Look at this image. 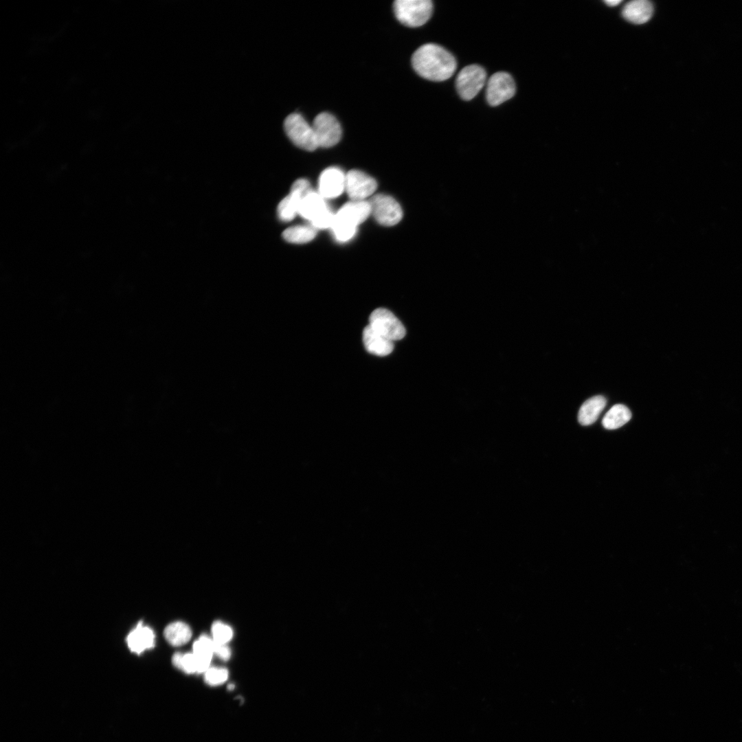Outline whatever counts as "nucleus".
I'll list each match as a JSON object with an SVG mask.
<instances>
[{
	"mask_svg": "<svg viewBox=\"0 0 742 742\" xmlns=\"http://www.w3.org/2000/svg\"><path fill=\"white\" fill-rule=\"evenodd\" d=\"M412 64L419 76L436 82L449 79L457 67L455 57L435 43H427L418 47L412 55Z\"/></svg>",
	"mask_w": 742,
	"mask_h": 742,
	"instance_id": "obj_1",
	"label": "nucleus"
},
{
	"mask_svg": "<svg viewBox=\"0 0 742 742\" xmlns=\"http://www.w3.org/2000/svg\"><path fill=\"white\" fill-rule=\"evenodd\" d=\"M371 214L370 205L366 201H351L344 204L335 214L331 229L335 234L348 237L355 234L357 227Z\"/></svg>",
	"mask_w": 742,
	"mask_h": 742,
	"instance_id": "obj_2",
	"label": "nucleus"
},
{
	"mask_svg": "<svg viewBox=\"0 0 742 742\" xmlns=\"http://www.w3.org/2000/svg\"><path fill=\"white\" fill-rule=\"evenodd\" d=\"M397 19L403 25L416 27L425 24L431 17L433 3L430 0H396L393 4Z\"/></svg>",
	"mask_w": 742,
	"mask_h": 742,
	"instance_id": "obj_3",
	"label": "nucleus"
},
{
	"mask_svg": "<svg viewBox=\"0 0 742 742\" xmlns=\"http://www.w3.org/2000/svg\"><path fill=\"white\" fill-rule=\"evenodd\" d=\"M284 128L289 138L299 148L313 151L319 147L313 126L300 114L289 115L284 122Z\"/></svg>",
	"mask_w": 742,
	"mask_h": 742,
	"instance_id": "obj_4",
	"label": "nucleus"
},
{
	"mask_svg": "<svg viewBox=\"0 0 742 742\" xmlns=\"http://www.w3.org/2000/svg\"><path fill=\"white\" fill-rule=\"evenodd\" d=\"M486 80V72L478 65L464 67L458 74L456 87L460 97L464 100H471L483 88Z\"/></svg>",
	"mask_w": 742,
	"mask_h": 742,
	"instance_id": "obj_5",
	"label": "nucleus"
},
{
	"mask_svg": "<svg viewBox=\"0 0 742 742\" xmlns=\"http://www.w3.org/2000/svg\"><path fill=\"white\" fill-rule=\"evenodd\" d=\"M368 325L392 341L401 339L405 335V328L401 321L390 311L384 308H378L372 312Z\"/></svg>",
	"mask_w": 742,
	"mask_h": 742,
	"instance_id": "obj_6",
	"label": "nucleus"
},
{
	"mask_svg": "<svg viewBox=\"0 0 742 742\" xmlns=\"http://www.w3.org/2000/svg\"><path fill=\"white\" fill-rule=\"evenodd\" d=\"M515 91L513 77L507 72L498 71L493 74L487 82L486 99L489 105L496 106L510 99Z\"/></svg>",
	"mask_w": 742,
	"mask_h": 742,
	"instance_id": "obj_7",
	"label": "nucleus"
},
{
	"mask_svg": "<svg viewBox=\"0 0 742 742\" xmlns=\"http://www.w3.org/2000/svg\"><path fill=\"white\" fill-rule=\"evenodd\" d=\"M371 214L376 221L385 226L397 224L402 218L403 211L398 203L385 194H376L369 201Z\"/></svg>",
	"mask_w": 742,
	"mask_h": 742,
	"instance_id": "obj_8",
	"label": "nucleus"
},
{
	"mask_svg": "<svg viewBox=\"0 0 742 742\" xmlns=\"http://www.w3.org/2000/svg\"><path fill=\"white\" fill-rule=\"evenodd\" d=\"M319 147L328 148L337 144L341 137L338 120L330 113L323 112L314 119L312 125Z\"/></svg>",
	"mask_w": 742,
	"mask_h": 742,
	"instance_id": "obj_9",
	"label": "nucleus"
},
{
	"mask_svg": "<svg viewBox=\"0 0 742 742\" xmlns=\"http://www.w3.org/2000/svg\"><path fill=\"white\" fill-rule=\"evenodd\" d=\"M376 181L358 170H352L346 175L345 190L351 201H363L376 190Z\"/></svg>",
	"mask_w": 742,
	"mask_h": 742,
	"instance_id": "obj_10",
	"label": "nucleus"
},
{
	"mask_svg": "<svg viewBox=\"0 0 742 742\" xmlns=\"http://www.w3.org/2000/svg\"><path fill=\"white\" fill-rule=\"evenodd\" d=\"M346 175L337 167L324 170L319 179L318 192L324 199L339 196L345 190Z\"/></svg>",
	"mask_w": 742,
	"mask_h": 742,
	"instance_id": "obj_11",
	"label": "nucleus"
},
{
	"mask_svg": "<svg viewBox=\"0 0 742 742\" xmlns=\"http://www.w3.org/2000/svg\"><path fill=\"white\" fill-rule=\"evenodd\" d=\"M155 633L152 629L139 622L126 637V643L131 652L141 654L155 645Z\"/></svg>",
	"mask_w": 742,
	"mask_h": 742,
	"instance_id": "obj_12",
	"label": "nucleus"
},
{
	"mask_svg": "<svg viewBox=\"0 0 742 742\" xmlns=\"http://www.w3.org/2000/svg\"><path fill=\"white\" fill-rule=\"evenodd\" d=\"M363 341L366 350L377 356H386L394 349L393 341L379 334L369 325L363 331Z\"/></svg>",
	"mask_w": 742,
	"mask_h": 742,
	"instance_id": "obj_13",
	"label": "nucleus"
},
{
	"mask_svg": "<svg viewBox=\"0 0 742 742\" xmlns=\"http://www.w3.org/2000/svg\"><path fill=\"white\" fill-rule=\"evenodd\" d=\"M328 207L325 199L311 189L300 201L298 214L311 222Z\"/></svg>",
	"mask_w": 742,
	"mask_h": 742,
	"instance_id": "obj_14",
	"label": "nucleus"
},
{
	"mask_svg": "<svg viewBox=\"0 0 742 742\" xmlns=\"http://www.w3.org/2000/svg\"><path fill=\"white\" fill-rule=\"evenodd\" d=\"M653 12V6L651 2L647 0H633L625 5L622 15L631 23L642 24L651 19Z\"/></svg>",
	"mask_w": 742,
	"mask_h": 742,
	"instance_id": "obj_15",
	"label": "nucleus"
},
{
	"mask_svg": "<svg viewBox=\"0 0 742 742\" xmlns=\"http://www.w3.org/2000/svg\"><path fill=\"white\" fill-rule=\"evenodd\" d=\"M606 403V398L600 395L585 401L578 411V420L580 424L587 426L594 423L604 409Z\"/></svg>",
	"mask_w": 742,
	"mask_h": 742,
	"instance_id": "obj_16",
	"label": "nucleus"
},
{
	"mask_svg": "<svg viewBox=\"0 0 742 742\" xmlns=\"http://www.w3.org/2000/svg\"><path fill=\"white\" fill-rule=\"evenodd\" d=\"M164 637L169 644L175 647L187 643L192 637L190 627L183 622H174L164 629Z\"/></svg>",
	"mask_w": 742,
	"mask_h": 742,
	"instance_id": "obj_17",
	"label": "nucleus"
},
{
	"mask_svg": "<svg viewBox=\"0 0 742 742\" xmlns=\"http://www.w3.org/2000/svg\"><path fill=\"white\" fill-rule=\"evenodd\" d=\"M631 418L629 409L622 404H616L606 413L602 420L605 429H615L621 427Z\"/></svg>",
	"mask_w": 742,
	"mask_h": 742,
	"instance_id": "obj_18",
	"label": "nucleus"
},
{
	"mask_svg": "<svg viewBox=\"0 0 742 742\" xmlns=\"http://www.w3.org/2000/svg\"><path fill=\"white\" fill-rule=\"evenodd\" d=\"M315 236L316 231L313 227L304 225L289 227L282 233V237L285 240L297 244L308 243Z\"/></svg>",
	"mask_w": 742,
	"mask_h": 742,
	"instance_id": "obj_19",
	"label": "nucleus"
},
{
	"mask_svg": "<svg viewBox=\"0 0 742 742\" xmlns=\"http://www.w3.org/2000/svg\"><path fill=\"white\" fill-rule=\"evenodd\" d=\"M300 199L292 194L284 197L278 204L277 212L281 221H290L298 214Z\"/></svg>",
	"mask_w": 742,
	"mask_h": 742,
	"instance_id": "obj_20",
	"label": "nucleus"
},
{
	"mask_svg": "<svg viewBox=\"0 0 742 742\" xmlns=\"http://www.w3.org/2000/svg\"><path fill=\"white\" fill-rule=\"evenodd\" d=\"M173 665L188 674L199 673V661L192 653H175L172 657Z\"/></svg>",
	"mask_w": 742,
	"mask_h": 742,
	"instance_id": "obj_21",
	"label": "nucleus"
},
{
	"mask_svg": "<svg viewBox=\"0 0 742 742\" xmlns=\"http://www.w3.org/2000/svg\"><path fill=\"white\" fill-rule=\"evenodd\" d=\"M214 647L213 639L203 634L194 642L192 653L201 660L211 662L214 655Z\"/></svg>",
	"mask_w": 742,
	"mask_h": 742,
	"instance_id": "obj_22",
	"label": "nucleus"
},
{
	"mask_svg": "<svg viewBox=\"0 0 742 742\" xmlns=\"http://www.w3.org/2000/svg\"><path fill=\"white\" fill-rule=\"evenodd\" d=\"M212 638L214 642L227 644L233 636V631L231 627L221 622L216 621L212 626Z\"/></svg>",
	"mask_w": 742,
	"mask_h": 742,
	"instance_id": "obj_23",
	"label": "nucleus"
},
{
	"mask_svg": "<svg viewBox=\"0 0 742 742\" xmlns=\"http://www.w3.org/2000/svg\"><path fill=\"white\" fill-rule=\"evenodd\" d=\"M227 678L228 671L223 667H210L205 672V682L212 686L223 684Z\"/></svg>",
	"mask_w": 742,
	"mask_h": 742,
	"instance_id": "obj_24",
	"label": "nucleus"
},
{
	"mask_svg": "<svg viewBox=\"0 0 742 742\" xmlns=\"http://www.w3.org/2000/svg\"><path fill=\"white\" fill-rule=\"evenodd\" d=\"M335 214H334L329 207L325 210L322 214L317 216L315 219L311 221V223L313 228L317 229H326L332 227Z\"/></svg>",
	"mask_w": 742,
	"mask_h": 742,
	"instance_id": "obj_25",
	"label": "nucleus"
},
{
	"mask_svg": "<svg viewBox=\"0 0 742 742\" xmlns=\"http://www.w3.org/2000/svg\"><path fill=\"white\" fill-rule=\"evenodd\" d=\"M214 655L223 660H228L231 657V651L227 644L214 642Z\"/></svg>",
	"mask_w": 742,
	"mask_h": 742,
	"instance_id": "obj_26",
	"label": "nucleus"
},
{
	"mask_svg": "<svg viewBox=\"0 0 742 742\" xmlns=\"http://www.w3.org/2000/svg\"><path fill=\"white\" fill-rule=\"evenodd\" d=\"M609 6H615L622 2L620 0H607L604 1Z\"/></svg>",
	"mask_w": 742,
	"mask_h": 742,
	"instance_id": "obj_27",
	"label": "nucleus"
},
{
	"mask_svg": "<svg viewBox=\"0 0 742 742\" xmlns=\"http://www.w3.org/2000/svg\"><path fill=\"white\" fill-rule=\"evenodd\" d=\"M233 688H234V685H229L228 686V688L230 689V690L232 689Z\"/></svg>",
	"mask_w": 742,
	"mask_h": 742,
	"instance_id": "obj_28",
	"label": "nucleus"
}]
</instances>
